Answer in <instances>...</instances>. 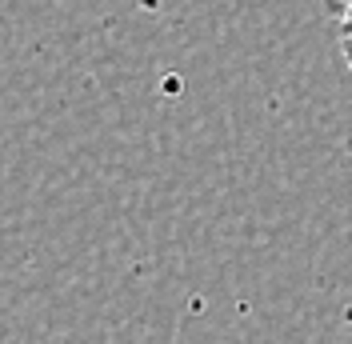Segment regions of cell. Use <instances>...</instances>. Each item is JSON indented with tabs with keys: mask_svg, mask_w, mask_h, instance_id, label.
I'll list each match as a JSON object with an SVG mask.
<instances>
[{
	"mask_svg": "<svg viewBox=\"0 0 352 344\" xmlns=\"http://www.w3.org/2000/svg\"><path fill=\"white\" fill-rule=\"evenodd\" d=\"M324 8H329V21L336 28V44H340L352 72V0H324Z\"/></svg>",
	"mask_w": 352,
	"mask_h": 344,
	"instance_id": "cell-1",
	"label": "cell"
},
{
	"mask_svg": "<svg viewBox=\"0 0 352 344\" xmlns=\"http://www.w3.org/2000/svg\"><path fill=\"white\" fill-rule=\"evenodd\" d=\"M349 76H352V72H349Z\"/></svg>",
	"mask_w": 352,
	"mask_h": 344,
	"instance_id": "cell-2",
	"label": "cell"
}]
</instances>
